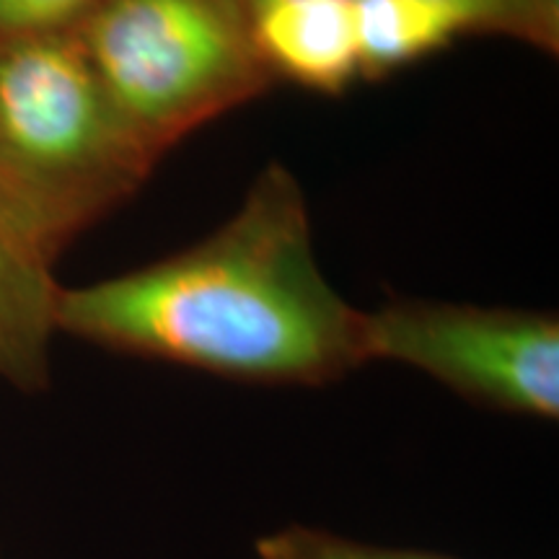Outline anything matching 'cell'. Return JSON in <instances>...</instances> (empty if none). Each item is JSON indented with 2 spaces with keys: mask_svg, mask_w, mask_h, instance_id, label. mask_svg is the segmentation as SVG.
<instances>
[{
  "mask_svg": "<svg viewBox=\"0 0 559 559\" xmlns=\"http://www.w3.org/2000/svg\"><path fill=\"white\" fill-rule=\"evenodd\" d=\"M156 160L73 32L0 39V230L21 249L52 267Z\"/></svg>",
  "mask_w": 559,
  "mask_h": 559,
  "instance_id": "2",
  "label": "cell"
},
{
  "mask_svg": "<svg viewBox=\"0 0 559 559\" xmlns=\"http://www.w3.org/2000/svg\"><path fill=\"white\" fill-rule=\"evenodd\" d=\"M58 332L230 381L326 386L366 366L362 311L321 272L298 179L270 164L194 247L60 288Z\"/></svg>",
  "mask_w": 559,
  "mask_h": 559,
  "instance_id": "1",
  "label": "cell"
},
{
  "mask_svg": "<svg viewBox=\"0 0 559 559\" xmlns=\"http://www.w3.org/2000/svg\"><path fill=\"white\" fill-rule=\"evenodd\" d=\"M251 9H260V5H272V3H283V0H249Z\"/></svg>",
  "mask_w": 559,
  "mask_h": 559,
  "instance_id": "11",
  "label": "cell"
},
{
  "mask_svg": "<svg viewBox=\"0 0 559 559\" xmlns=\"http://www.w3.org/2000/svg\"><path fill=\"white\" fill-rule=\"evenodd\" d=\"M254 551L257 559H459L425 549L376 547L306 523H293L260 536Z\"/></svg>",
  "mask_w": 559,
  "mask_h": 559,
  "instance_id": "8",
  "label": "cell"
},
{
  "mask_svg": "<svg viewBox=\"0 0 559 559\" xmlns=\"http://www.w3.org/2000/svg\"><path fill=\"white\" fill-rule=\"evenodd\" d=\"M73 34L156 156L272 81L234 0H99Z\"/></svg>",
  "mask_w": 559,
  "mask_h": 559,
  "instance_id": "3",
  "label": "cell"
},
{
  "mask_svg": "<svg viewBox=\"0 0 559 559\" xmlns=\"http://www.w3.org/2000/svg\"><path fill=\"white\" fill-rule=\"evenodd\" d=\"M99 0H0V39L73 32Z\"/></svg>",
  "mask_w": 559,
  "mask_h": 559,
  "instance_id": "9",
  "label": "cell"
},
{
  "mask_svg": "<svg viewBox=\"0 0 559 559\" xmlns=\"http://www.w3.org/2000/svg\"><path fill=\"white\" fill-rule=\"evenodd\" d=\"M481 13L487 29L526 34L549 45L555 39V0H466Z\"/></svg>",
  "mask_w": 559,
  "mask_h": 559,
  "instance_id": "10",
  "label": "cell"
},
{
  "mask_svg": "<svg viewBox=\"0 0 559 559\" xmlns=\"http://www.w3.org/2000/svg\"><path fill=\"white\" fill-rule=\"evenodd\" d=\"M362 75H386L443 50L485 19L466 0H355Z\"/></svg>",
  "mask_w": 559,
  "mask_h": 559,
  "instance_id": "7",
  "label": "cell"
},
{
  "mask_svg": "<svg viewBox=\"0 0 559 559\" xmlns=\"http://www.w3.org/2000/svg\"><path fill=\"white\" fill-rule=\"evenodd\" d=\"M362 353L423 370L481 407L559 417V321L549 313L389 300L362 311Z\"/></svg>",
  "mask_w": 559,
  "mask_h": 559,
  "instance_id": "4",
  "label": "cell"
},
{
  "mask_svg": "<svg viewBox=\"0 0 559 559\" xmlns=\"http://www.w3.org/2000/svg\"><path fill=\"white\" fill-rule=\"evenodd\" d=\"M58 296L50 264L0 230V379L21 391H39L50 383Z\"/></svg>",
  "mask_w": 559,
  "mask_h": 559,
  "instance_id": "6",
  "label": "cell"
},
{
  "mask_svg": "<svg viewBox=\"0 0 559 559\" xmlns=\"http://www.w3.org/2000/svg\"><path fill=\"white\" fill-rule=\"evenodd\" d=\"M249 37L270 75L319 94L362 79L355 0H283L251 9Z\"/></svg>",
  "mask_w": 559,
  "mask_h": 559,
  "instance_id": "5",
  "label": "cell"
}]
</instances>
